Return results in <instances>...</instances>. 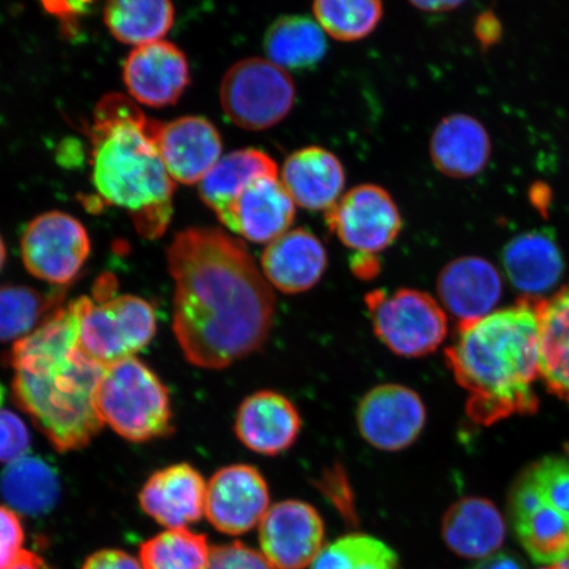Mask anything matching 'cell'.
Returning <instances> with one entry per match:
<instances>
[{"label":"cell","mask_w":569,"mask_h":569,"mask_svg":"<svg viewBox=\"0 0 569 569\" xmlns=\"http://www.w3.org/2000/svg\"><path fill=\"white\" fill-rule=\"evenodd\" d=\"M168 267L173 331L191 365L223 369L266 345L274 295L243 241L216 227H191L176 233Z\"/></svg>","instance_id":"obj_1"},{"label":"cell","mask_w":569,"mask_h":569,"mask_svg":"<svg viewBox=\"0 0 569 569\" xmlns=\"http://www.w3.org/2000/svg\"><path fill=\"white\" fill-rule=\"evenodd\" d=\"M539 298L460 323L446 362L467 391L466 410L476 425L490 426L538 410Z\"/></svg>","instance_id":"obj_2"},{"label":"cell","mask_w":569,"mask_h":569,"mask_svg":"<svg viewBox=\"0 0 569 569\" xmlns=\"http://www.w3.org/2000/svg\"><path fill=\"white\" fill-rule=\"evenodd\" d=\"M156 124L131 98L109 94L97 104L89 128L98 196L127 211L146 239L162 237L173 217L176 182L156 147Z\"/></svg>","instance_id":"obj_3"},{"label":"cell","mask_w":569,"mask_h":569,"mask_svg":"<svg viewBox=\"0 0 569 569\" xmlns=\"http://www.w3.org/2000/svg\"><path fill=\"white\" fill-rule=\"evenodd\" d=\"M106 367L80 350L16 372L12 397L57 451L81 450L102 430L97 391Z\"/></svg>","instance_id":"obj_4"},{"label":"cell","mask_w":569,"mask_h":569,"mask_svg":"<svg viewBox=\"0 0 569 569\" xmlns=\"http://www.w3.org/2000/svg\"><path fill=\"white\" fill-rule=\"evenodd\" d=\"M510 518L519 543L538 563L569 559V460L545 458L519 476Z\"/></svg>","instance_id":"obj_5"},{"label":"cell","mask_w":569,"mask_h":569,"mask_svg":"<svg viewBox=\"0 0 569 569\" xmlns=\"http://www.w3.org/2000/svg\"><path fill=\"white\" fill-rule=\"evenodd\" d=\"M97 409L103 423L130 442H148L172 431L168 389L134 356L106 367L97 391Z\"/></svg>","instance_id":"obj_6"},{"label":"cell","mask_w":569,"mask_h":569,"mask_svg":"<svg viewBox=\"0 0 569 569\" xmlns=\"http://www.w3.org/2000/svg\"><path fill=\"white\" fill-rule=\"evenodd\" d=\"M80 326V348L103 367L133 358L151 343L158 320L146 300L122 295L107 300L81 297L71 302Z\"/></svg>","instance_id":"obj_7"},{"label":"cell","mask_w":569,"mask_h":569,"mask_svg":"<svg viewBox=\"0 0 569 569\" xmlns=\"http://www.w3.org/2000/svg\"><path fill=\"white\" fill-rule=\"evenodd\" d=\"M375 336L401 358L418 359L436 352L448 333L442 305L425 291L375 290L366 297Z\"/></svg>","instance_id":"obj_8"},{"label":"cell","mask_w":569,"mask_h":569,"mask_svg":"<svg viewBox=\"0 0 569 569\" xmlns=\"http://www.w3.org/2000/svg\"><path fill=\"white\" fill-rule=\"evenodd\" d=\"M295 102L296 84L289 71L259 57L234 63L220 84L226 116L248 131H264L281 123Z\"/></svg>","instance_id":"obj_9"},{"label":"cell","mask_w":569,"mask_h":569,"mask_svg":"<svg viewBox=\"0 0 569 569\" xmlns=\"http://www.w3.org/2000/svg\"><path fill=\"white\" fill-rule=\"evenodd\" d=\"M21 259L36 279L63 287L80 274L91 252L88 230L67 212L48 211L28 223Z\"/></svg>","instance_id":"obj_10"},{"label":"cell","mask_w":569,"mask_h":569,"mask_svg":"<svg viewBox=\"0 0 569 569\" xmlns=\"http://www.w3.org/2000/svg\"><path fill=\"white\" fill-rule=\"evenodd\" d=\"M326 223L356 254L376 256L386 251L402 230L395 199L372 183L360 184L341 196L326 212Z\"/></svg>","instance_id":"obj_11"},{"label":"cell","mask_w":569,"mask_h":569,"mask_svg":"<svg viewBox=\"0 0 569 569\" xmlns=\"http://www.w3.org/2000/svg\"><path fill=\"white\" fill-rule=\"evenodd\" d=\"M356 422L368 445L383 452H398L421 437L427 409L416 390L400 383H382L361 398Z\"/></svg>","instance_id":"obj_12"},{"label":"cell","mask_w":569,"mask_h":569,"mask_svg":"<svg viewBox=\"0 0 569 569\" xmlns=\"http://www.w3.org/2000/svg\"><path fill=\"white\" fill-rule=\"evenodd\" d=\"M261 553L279 569H305L325 547V522L308 502L287 500L270 507L259 525Z\"/></svg>","instance_id":"obj_13"},{"label":"cell","mask_w":569,"mask_h":569,"mask_svg":"<svg viewBox=\"0 0 569 569\" xmlns=\"http://www.w3.org/2000/svg\"><path fill=\"white\" fill-rule=\"evenodd\" d=\"M269 500L268 482L259 469L233 465L219 469L208 483L204 516L218 531L241 536L260 525Z\"/></svg>","instance_id":"obj_14"},{"label":"cell","mask_w":569,"mask_h":569,"mask_svg":"<svg viewBox=\"0 0 569 569\" xmlns=\"http://www.w3.org/2000/svg\"><path fill=\"white\" fill-rule=\"evenodd\" d=\"M154 142L168 174L182 184L201 183L223 158L222 138L217 127L203 117L158 122Z\"/></svg>","instance_id":"obj_15"},{"label":"cell","mask_w":569,"mask_h":569,"mask_svg":"<svg viewBox=\"0 0 569 569\" xmlns=\"http://www.w3.org/2000/svg\"><path fill=\"white\" fill-rule=\"evenodd\" d=\"M123 81L133 102L156 109L172 106L190 84L189 61L173 42H151L132 49Z\"/></svg>","instance_id":"obj_16"},{"label":"cell","mask_w":569,"mask_h":569,"mask_svg":"<svg viewBox=\"0 0 569 569\" xmlns=\"http://www.w3.org/2000/svg\"><path fill=\"white\" fill-rule=\"evenodd\" d=\"M296 218V203L279 174L256 178L219 218L226 229L258 244L287 233Z\"/></svg>","instance_id":"obj_17"},{"label":"cell","mask_w":569,"mask_h":569,"mask_svg":"<svg viewBox=\"0 0 569 569\" xmlns=\"http://www.w3.org/2000/svg\"><path fill=\"white\" fill-rule=\"evenodd\" d=\"M302 418L296 405L281 393L260 390L241 402L234 433L248 450L277 457L297 442Z\"/></svg>","instance_id":"obj_18"},{"label":"cell","mask_w":569,"mask_h":569,"mask_svg":"<svg viewBox=\"0 0 569 569\" xmlns=\"http://www.w3.org/2000/svg\"><path fill=\"white\" fill-rule=\"evenodd\" d=\"M208 483L190 465H174L151 476L140 490L142 510L169 529L188 528L204 516Z\"/></svg>","instance_id":"obj_19"},{"label":"cell","mask_w":569,"mask_h":569,"mask_svg":"<svg viewBox=\"0 0 569 569\" xmlns=\"http://www.w3.org/2000/svg\"><path fill=\"white\" fill-rule=\"evenodd\" d=\"M437 290L440 305L460 325L492 315L500 302L502 280L489 261L466 256L448 262L438 277Z\"/></svg>","instance_id":"obj_20"},{"label":"cell","mask_w":569,"mask_h":569,"mask_svg":"<svg viewBox=\"0 0 569 569\" xmlns=\"http://www.w3.org/2000/svg\"><path fill=\"white\" fill-rule=\"evenodd\" d=\"M329 259L315 233L297 229L269 243L261 256V272L270 287L284 295H300L322 279Z\"/></svg>","instance_id":"obj_21"},{"label":"cell","mask_w":569,"mask_h":569,"mask_svg":"<svg viewBox=\"0 0 569 569\" xmlns=\"http://www.w3.org/2000/svg\"><path fill=\"white\" fill-rule=\"evenodd\" d=\"M281 182L302 209L327 212L343 193L346 173L332 152L322 147H305L284 161Z\"/></svg>","instance_id":"obj_22"},{"label":"cell","mask_w":569,"mask_h":569,"mask_svg":"<svg viewBox=\"0 0 569 569\" xmlns=\"http://www.w3.org/2000/svg\"><path fill=\"white\" fill-rule=\"evenodd\" d=\"M507 533L495 503L481 497H465L446 511L442 536L448 549L467 559H486L500 549Z\"/></svg>","instance_id":"obj_23"},{"label":"cell","mask_w":569,"mask_h":569,"mask_svg":"<svg viewBox=\"0 0 569 569\" xmlns=\"http://www.w3.org/2000/svg\"><path fill=\"white\" fill-rule=\"evenodd\" d=\"M492 151L489 134L478 119L455 113L440 120L432 132L433 167L451 178H471L486 169Z\"/></svg>","instance_id":"obj_24"},{"label":"cell","mask_w":569,"mask_h":569,"mask_svg":"<svg viewBox=\"0 0 569 569\" xmlns=\"http://www.w3.org/2000/svg\"><path fill=\"white\" fill-rule=\"evenodd\" d=\"M539 375L547 389L569 402V284L538 300Z\"/></svg>","instance_id":"obj_25"},{"label":"cell","mask_w":569,"mask_h":569,"mask_svg":"<svg viewBox=\"0 0 569 569\" xmlns=\"http://www.w3.org/2000/svg\"><path fill=\"white\" fill-rule=\"evenodd\" d=\"M502 262L510 282L529 298L549 291L563 273L559 248L542 232L523 233L511 240Z\"/></svg>","instance_id":"obj_26"},{"label":"cell","mask_w":569,"mask_h":569,"mask_svg":"<svg viewBox=\"0 0 569 569\" xmlns=\"http://www.w3.org/2000/svg\"><path fill=\"white\" fill-rule=\"evenodd\" d=\"M279 174L276 161L261 149H238L219 160L199 183V196L218 219L249 183L261 176Z\"/></svg>","instance_id":"obj_27"},{"label":"cell","mask_w":569,"mask_h":569,"mask_svg":"<svg viewBox=\"0 0 569 569\" xmlns=\"http://www.w3.org/2000/svg\"><path fill=\"white\" fill-rule=\"evenodd\" d=\"M0 495L18 515L41 516L52 510L59 500L60 482L54 469L44 460L24 457L3 469Z\"/></svg>","instance_id":"obj_28"},{"label":"cell","mask_w":569,"mask_h":569,"mask_svg":"<svg viewBox=\"0 0 569 569\" xmlns=\"http://www.w3.org/2000/svg\"><path fill=\"white\" fill-rule=\"evenodd\" d=\"M264 49L270 62L287 71L315 69L327 52L325 31L317 20L290 16L268 28Z\"/></svg>","instance_id":"obj_29"},{"label":"cell","mask_w":569,"mask_h":569,"mask_svg":"<svg viewBox=\"0 0 569 569\" xmlns=\"http://www.w3.org/2000/svg\"><path fill=\"white\" fill-rule=\"evenodd\" d=\"M174 17V6L167 0H113L103 11L113 38L134 48L161 41Z\"/></svg>","instance_id":"obj_30"},{"label":"cell","mask_w":569,"mask_h":569,"mask_svg":"<svg viewBox=\"0 0 569 569\" xmlns=\"http://www.w3.org/2000/svg\"><path fill=\"white\" fill-rule=\"evenodd\" d=\"M61 295H42L24 284L0 287V341H19L30 336L59 308Z\"/></svg>","instance_id":"obj_31"},{"label":"cell","mask_w":569,"mask_h":569,"mask_svg":"<svg viewBox=\"0 0 569 569\" xmlns=\"http://www.w3.org/2000/svg\"><path fill=\"white\" fill-rule=\"evenodd\" d=\"M210 553L203 533L169 529L141 545L139 561L141 569H206Z\"/></svg>","instance_id":"obj_32"},{"label":"cell","mask_w":569,"mask_h":569,"mask_svg":"<svg viewBox=\"0 0 569 569\" xmlns=\"http://www.w3.org/2000/svg\"><path fill=\"white\" fill-rule=\"evenodd\" d=\"M311 569H400L390 546L365 532H351L323 547Z\"/></svg>","instance_id":"obj_33"},{"label":"cell","mask_w":569,"mask_h":569,"mask_svg":"<svg viewBox=\"0 0 569 569\" xmlns=\"http://www.w3.org/2000/svg\"><path fill=\"white\" fill-rule=\"evenodd\" d=\"M316 20L332 39L351 42L371 34L383 16L377 0H319L312 4Z\"/></svg>","instance_id":"obj_34"},{"label":"cell","mask_w":569,"mask_h":569,"mask_svg":"<svg viewBox=\"0 0 569 569\" xmlns=\"http://www.w3.org/2000/svg\"><path fill=\"white\" fill-rule=\"evenodd\" d=\"M24 528L17 511L0 505V569H12L24 557Z\"/></svg>","instance_id":"obj_35"},{"label":"cell","mask_w":569,"mask_h":569,"mask_svg":"<svg viewBox=\"0 0 569 569\" xmlns=\"http://www.w3.org/2000/svg\"><path fill=\"white\" fill-rule=\"evenodd\" d=\"M206 569H279L259 551L244 543L232 542L211 547Z\"/></svg>","instance_id":"obj_36"},{"label":"cell","mask_w":569,"mask_h":569,"mask_svg":"<svg viewBox=\"0 0 569 569\" xmlns=\"http://www.w3.org/2000/svg\"><path fill=\"white\" fill-rule=\"evenodd\" d=\"M31 437L21 418L10 410L0 409V462L11 465L27 457Z\"/></svg>","instance_id":"obj_37"},{"label":"cell","mask_w":569,"mask_h":569,"mask_svg":"<svg viewBox=\"0 0 569 569\" xmlns=\"http://www.w3.org/2000/svg\"><path fill=\"white\" fill-rule=\"evenodd\" d=\"M81 569H141V566L130 553L106 549L90 555Z\"/></svg>","instance_id":"obj_38"},{"label":"cell","mask_w":569,"mask_h":569,"mask_svg":"<svg viewBox=\"0 0 569 569\" xmlns=\"http://www.w3.org/2000/svg\"><path fill=\"white\" fill-rule=\"evenodd\" d=\"M472 569H525V567L513 555L501 552L482 559Z\"/></svg>","instance_id":"obj_39"},{"label":"cell","mask_w":569,"mask_h":569,"mask_svg":"<svg viewBox=\"0 0 569 569\" xmlns=\"http://www.w3.org/2000/svg\"><path fill=\"white\" fill-rule=\"evenodd\" d=\"M351 264L353 273L360 279H372L380 270L379 259L372 254H355Z\"/></svg>","instance_id":"obj_40"},{"label":"cell","mask_w":569,"mask_h":569,"mask_svg":"<svg viewBox=\"0 0 569 569\" xmlns=\"http://www.w3.org/2000/svg\"><path fill=\"white\" fill-rule=\"evenodd\" d=\"M411 4L418 10L433 13L450 12L461 6L460 2H412Z\"/></svg>","instance_id":"obj_41"},{"label":"cell","mask_w":569,"mask_h":569,"mask_svg":"<svg viewBox=\"0 0 569 569\" xmlns=\"http://www.w3.org/2000/svg\"><path fill=\"white\" fill-rule=\"evenodd\" d=\"M42 566H44V561L39 555L27 550L24 557L12 569H41Z\"/></svg>","instance_id":"obj_42"},{"label":"cell","mask_w":569,"mask_h":569,"mask_svg":"<svg viewBox=\"0 0 569 569\" xmlns=\"http://www.w3.org/2000/svg\"><path fill=\"white\" fill-rule=\"evenodd\" d=\"M6 256H7V251H6L4 240L2 239V237H0V270H2V268L4 267Z\"/></svg>","instance_id":"obj_43"},{"label":"cell","mask_w":569,"mask_h":569,"mask_svg":"<svg viewBox=\"0 0 569 569\" xmlns=\"http://www.w3.org/2000/svg\"><path fill=\"white\" fill-rule=\"evenodd\" d=\"M542 569H569V559Z\"/></svg>","instance_id":"obj_44"},{"label":"cell","mask_w":569,"mask_h":569,"mask_svg":"<svg viewBox=\"0 0 569 569\" xmlns=\"http://www.w3.org/2000/svg\"><path fill=\"white\" fill-rule=\"evenodd\" d=\"M3 398H4V390H3L2 386H0V405H2Z\"/></svg>","instance_id":"obj_45"}]
</instances>
